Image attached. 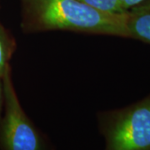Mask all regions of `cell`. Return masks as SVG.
<instances>
[{"label":"cell","mask_w":150,"mask_h":150,"mask_svg":"<svg viewBox=\"0 0 150 150\" xmlns=\"http://www.w3.org/2000/svg\"><path fill=\"white\" fill-rule=\"evenodd\" d=\"M22 30L27 33L65 30L130 38L129 12L99 11L79 0H21Z\"/></svg>","instance_id":"cell-1"},{"label":"cell","mask_w":150,"mask_h":150,"mask_svg":"<svg viewBox=\"0 0 150 150\" xmlns=\"http://www.w3.org/2000/svg\"><path fill=\"white\" fill-rule=\"evenodd\" d=\"M105 150H150V94L128 107L98 115Z\"/></svg>","instance_id":"cell-2"},{"label":"cell","mask_w":150,"mask_h":150,"mask_svg":"<svg viewBox=\"0 0 150 150\" xmlns=\"http://www.w3.org/2000/svg\"><path fill=\"white\" fill-rule=\"evenodd\" d=\"M2 79L4 108L0 121V150H54L23 109L13 83L11 67Z\"/></svg>","instance_id":"cell-3"},{"label":"cell","mask_w":150,"mask_h":150,"mask_svg":"<svg viewBox=\"0 0 150 150\" xmlns=\"http://www.w3.org/2000/svg\"><path fill=\"white\" fill-rule=\"evenodd\" d=\"M130 38L150 44V11H129Z\"/></svg>","instance_id":"cell-4"},{"label":"cell","mask_w":150,"mask_h":150,"mask_svg":"<svg viewBox=\"0 0 150 150\" xmlns=\"http://www.w3.org/2000/svg\"><path fill=\"white\" fill-rule=\"evenodd\" d=\"M15 50V38L0 22V77L10 67L9 61Z\"/></svg>","instance_id":"cell-5"},{"label":"cell","mask_w":150,"mask_h":150,"mask_svg":"<svg viewBox=\"0 0 150 150\" xmlns=\"http://www.w3.org/2000/svg\"><path fill=\"white\" fill-rule=\"evenodd\" d=\"M86 5L99 11L112 13H124L129 11L123 8L121 0H79Z\"/></svg>","instance_id":"cell-6"},{"label":"cell","mask_w":150,"mask_h":150,"mask_svg":"<svg viewBox=\"0 0 150 150\" xmlns=\"http://www.w3.org/2000/svg\"><path fill=\"white\" fill-rule=\"evenodd\" d=\"M121 1H122L123 8L126 11H129L134 7L144 2L145 0H121Z\"/></svg>","instance_id":"cell-7"},{"label":"cell","mask_w":150,"mask_h":150,"mask_svg":"<svg viewBox=\"0 0 150 150\" xmlns=\"http://www.w3.org/2000/svg\"><path fill=\"white\" fill-rule=\"evenodd\" d=\"M4 108V82L2 77H0V121L3 117Z\"/></svg>","instance_id":"cell-8"},{"label":"cell","mask_w":150,"mask_h":150,"mask_svg":"<svg viewBox=\"0 0 150 150\" xmlns=\"http://www.w3.org/2000/svg\"><path fill=\"white\" fill-rule=\"evenodd\" d=\"M129 11H150V0H145L144 2L134 7Z\"/></svg>","instance_id":"cell-9"}]
</instances>
